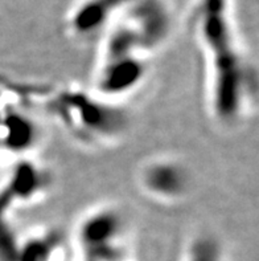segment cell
<instances>
[{"mask_svg": "<svg viewBox=\"0 0 259 261\" xmlns=\"http://www.w3.org/2000/svg\"><path fill=\"white\" fill-rule=\"evenodd\" d=\"M184 261H223L222 247L212 236H198L189 245Z\"/></svg>", "mask_w": 259, "mask_h": 261, "instance_id": "obj_5", "label": "cell"}, {"mask_svg": "<svg viewBox=\"0 0 259 261\" xmlns=\"http://www.w3.org/2000/svg\"><path fill=\"white\" fill-rule=\"evenodd\" d=\"M76 239L88 261H123L128 253L130 227L118 208L102 207L81 220Z\"/></svg>", "mask_w": 259, "mask_h": 261, "instance_id": "obj_3", "label": "cell"}, {"mask_svg": "<svg viewBox=\"0 0 259 261\" xmlns=\"http://www.w3.org/2000/svg\"><path fill=\"white\" fill-rule=\"evenodd\" d=\"M33 97L41 114L56 119L78 141L92 146L121 141L128 121L117 102L82 88H33Z\"/></svg>", "mask_w": 259, "mask_h": 261, "instance_id": "obj_2", "label": "cell"}, {"mask_svg": "<svg viewBox=\"0 0 259 261\" xmlns=\"http://www.w3.org/2000/svg\"><path fill=\"white\" fill-rule=\"evenodd\" d=\"M138 182L146 195L161 203L184 200L190 189V175L183 163L172 158H156L139 170Z\"/></svg>", "mask_w": 259, "mask_h": 261, "instance_id": "obj_4", "label": "cell"}, {"mask_svg": "<svg viewBox=\"0 0 259 261\" xmlns=\"http://www.w3.org/2000/svg\"><path fill=\"white\" fill-rule=\"evenodd\" d=\"M227 15L226 0H203L200 36L208 66V97L220 122L236 123L255 97V77Z\"/></svg>", "mask_w": 259, "mask_h": 261, "instance_id": "obj_1", "label": "cell"}]
</instances>
